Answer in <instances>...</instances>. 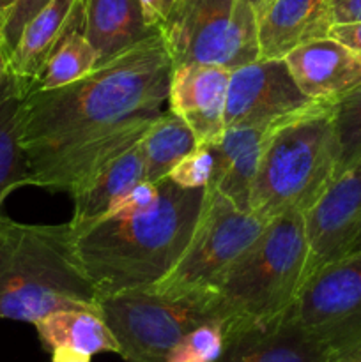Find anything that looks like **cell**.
Segmentation results:
<instances>
[{
  "label": "cell",
  "mask_w": 361,
  "mask_h": 362,
  "mask_svg": "<svg viewBox=\"0 0 361 362\" xmlns=\"http://www.w3.org/2000/svg\"><path fill=\"white\" fill-rule=\"evenodd\" d=\"M172 69L156 32L73 83L28 92L21 105L28 186L71 193L138 144L168 103Z\"/></svg>",
  "instance_id": "6da1fadb"
},
{
  "label": "cell",
  "mask_w": 361,
  "mask_h": 362,
  "mask_svg": "<svg viewBox=\"0 0 361 362\" xmlns=\"http://www.w3.org/2000/svg\"><path fill=\"white\" fill-rule=\"evenodd\" d=\"M204 191L180 187L166 177L151 204L113 207L98 221L71 228L74 253L99 300L151 288L176 265L193 235Z\"/></svg>",
  "instance_id": "7a4b0ae2"
},
{
  "label": "cell",
  "mask_w": 361,
  "mask_h": 362,
  "mask_svg": "<svg viewBox=\"0 0 361 362\" xmlns=\"http://www.w3.org/2000/svg\"><path fill=\"white\" fill-rule=\"evenodd\" d=\"M59 310L99 313L69 223L28 225L0 214V318L35 324Z\"/></svg>",
  "instance_id": "3957f363"
},
{
  "label": "cell",
  "mask_w": 361,
  "mask_h": 362,
  "mask_svg": "<svg viewBox=\"0 0 361 362\" xmlns=\"http://www.w3.org/2000/svg\"><path fill=\"white\" fill-rule=\"evenodd\" d=\"M333 105L321 103L269 133L250 194V212L269 221L306 214L338 177Z\"/></svg>",
  "instance_id": "277c9868"
},
{
  "label": "cell",
  "mask_w": 361,
  "mask_h": 362,
  "mask_svg": "<svg viewBox=\"0 0 361 362\" xmlns=\"http://www.w3.org/2000/svg\"><path fill=\"white\" fill-rule=\"evenodd\" d=\"M308 253L304 214L287 212L269 219L216 290L227 332L285 317L306 279Z\"/></svg>",
  "instance_id": "5b68a950"
},
{
  "label": "cell",
  "mask_w": 361,
  "mask_h": 362,
  "mask_svg": "<svg viewBox=\"0 0 361 362\" xmlns=\"http://www.w3.org/2000/svg\"><path fill=\"white\" fill-rule=\"evenodd\" d=\"M268 221L205 186L193 235L172 269L149 290L166 297L214 299L219 283L264 232Z\"/></svg>",
  "instance_id": "8992f818"
},
{
  "label": "cell",
  "mask_w": 361,
  "mask_h": 362,
  "mask_svg": "<svg viewBox=\"0 0 361 362\" xmlns=\"http://www.w3.org/2000/svg\"><path fill=\"white\" fill-rule=\"evenodd\" d=\"M99 315L126 362H165L186 332L212 318H223L216 297H166L149 288L103 297Z\"/></svg>",
  "instance_id": "52a82bcc"
},
{
  "label": "cell",
  "mask_w": 361,
  "mask_h": 362,
  "mask_svg": "<svg viewBox=\"0 0 361 362\" xmlns=\"http://www.w3.org/2000/svg\"><path fill=\"white\" fill-rule=\"evenodd\" d=\"M159 34L173 66L234 71L258 59V18L246 0H180Z\"/></svg>",
  "instance_id": "ba28073f"
},
{
  "label": "cell",
  "mask_w": 361,
  "mask_h": 362,
  "mask_svg": "<svg viewBox=\"0 0 361 362\" xmlns=\"http://www.w3.org/2000/svg\"><path fill=\"white\" fill-rule=\"evenodd\" d=\"M292 313L331 357L361 343V251L342 255L315 271Z\"/></svg>",
  "instance_id": "9c48e42d"
},
{
  "label": "cell",
  "mask_w": 361,
  "mask_h": 362,
  "mask_svg": "<svg viewBox=\"0 0 361 362\" xmlns=\"http://www.w3.org/2000/svg\"><path fill=\"white\" fill-rule=\"evenodd\" d=\"M321 105L301 92L283 59H257L230 71L225 127L275 131Z\"/></svg>",
  "instance_id": "30bf717a"
},
{
  "label": "cell",
  "mask_w": 361,
  "mask_h": 362,
  "mask_svg": "<svg viewBox=\"0 0 361 362\" xmlns=\"http://www.w3.org/2000/svg\"><path fill=\"white\" fill-rule=\"evenodd\" d=\"M306 279L328 262L345 255L361 225V158L343 170L324 197L304 214ZM304 279V283H306Z\"/></svg>",
  "instance_id": "8fae6325"
},
{
  "label": "cell",
  "mask_w": 361,
  "mask_h": 362,
  "mask_svg": "<svg viewBox=\"0 0 361 362\" xmlns=\"http://www.w3.org/2000/svg\"><path fill=\"white\" fill-rule=\"evenodd\" d=\"M230 71L204 64L173 66L170 74L168 110H172L197 138L211 145L225 133V108Z\"/></svg>",
  "instance_id": "7c38bea8"
},
{
  "label": "cell",
  "mask_w": 361,
  "mask_h": 362,
  "mask_svg": "<svg viewBox=\"0 0 361 362\" xmlns=\"http://www.w3.org/2000/svg\"><path fill=\"white\" fill-rule=\"evenodd\" d=\"M331 354L308 334L294 317L268 325H248L227 332L225 349L216 362H328Z\"/></svg>",
  "instance_id": "4fadbf2b"
},
{
  "label": "cell",
  "mask_w": 361,
  "mask_h": 362,
  "mask_svg": "<svg viewBox=\"0 0 361 362\" xmlns=\"http://www.w3.org/2000/svg\"><path fill=\"white\" fill-rule=\"evenodd\" d=\"M283 60L297 87L311 101L335 105L361 83V53L331 37L306 42Z\"/></svg>",
  "instance_id": "5bb4252c"
},
{
  "label": "cell",
  "mask_w": 361,
  "mask_h": 362,
  "mask_svg": "<svg viewBox=\"0 0 361 362\" xmlns=\"http://www.w3.org/2000/svg\"><path fill=\"white\" fill-rule=\"evenodd\" d=\"M329 0H271L258 16V59H285L292 49L328 37Z\"/></svg>",
  "instance_id": "9a60e30c"
},
{
  "label": "cell",
  "mask_w": 361,
  "mask_h": 362,
  "mask_svg": "<svg viewBox=\"0 0 361 362\" xmlns=\"http://www.w3.org/2000/svg\"><path fill=\"white\" fill-rule=\"evenodd\" d=\"M269 133L253 127H234L225 129L218 141L209 145L214 156V170L207 186L241 211H250L251 187Z\"/></svg>",
  "instance_id": "2e32d148"
},
{
  "label": "cell",
  "mask_w": 361,
  "mask_h": 362,
  "mask_svg": "<svg viewBox=\"0 0 361 362\" xmlns=\"http://www.w3.org/2000/svg\"><path fill=\"white\" fill-rule=\"evenodd\" d=\"M145 180L140 141L110 159L71 191L74 211L69 225L76 230L98 221L134 186Z\"/></svg>",
  "instance_id": "e0dca14e"
},
{
  "label": "cell",
  "mask_w": 361,
  "mask_h": 362,
  "mask_svg": "<svg viewBox=\"0 0 361 362\" xmlns=\"http://www.w3.org/2000/svg\"><path fill=\"white\" fill-rule=\"evenodd\" d=\"M78 2L80 0H50L21 32L20 41L9 55V67L11 76L25 95L41 74L57 42L69 28Z\"/></svg>",
  "instance_id": "ac0fdd59"
},
{
  "label": "cell",
  "mask_w": 361,
  "mask_h": 362,
  "mask_svg": "<svg viewBox=\"0 0 361 362\" xmlns=\"http://www.w3.org/2000/svg\"><path fill=\"white\" fill-rule=\"evenodd\" d=\"M156 32L145 21L140 0H84V34L99 64Z\"/></svg>",
  "instance_id": "d6986e66"
},
{
  "label": "cell",
  "mask_w": 361,
  "mask_h": 362,
  "mask_svg": "<svg viewBox=\"0 0 361 362\" xmlns=\"http://www.w3.org/2000/svg\"><path fill=\"white\" fill-rule=\"evenodd\" d=\"M35 331L48 352L53 349H73L96 356L119 354L115 336L99 313L84 310H59L35 322Z\"/></svg>",
  "instance_id": "ffe728a7"
},
{
  "label": "cell",
  "mask_w": 361,
  "mask_h": 362,
  "mask_svg": "<svg viewBox=\"0 0 361 362\" xmlns=\"http://www.w3.org/2000/svg\"><path fill=\"white\" fill-rule=\"evenodd\" d=\"M25 92L9 74L0 87V214L6 198L28 186V161L21 145V105Z\"/></svg>",
  "instance_id": "44dd1931"
},
{
  "label": "cell",
  "mask_w": 361,
  "mask_h": 362,
  "mask_svg": "<svg viewBox=\"0 0 361 362\" xmlns=\"http://www.w3.org/2000/svg\"><path fill=\"white\" fill-rule=\"evenodd\" d=\"M98 64V52L84 34V0H80L74 9L69 28L53 48L30 92L50 90L73 83L91 73Z\"/></svg>",
  "instance_id": "7402d4cb"
},
{
  "label": "cell",
  "mask_w": 361,
  "mask_h": 362,
  "mask_svg": "<svg viewBox=\"0 0 361 362\" xmlns=\"http://www.w3.org/2000/svg\"><path fill=\"white\" fill-rule=\"evenodd\" d=\"M197 147L193 131L172 110H163L140 140L145 180L152 184L165 180L173 166Z\"/></svg>",
  "instance_id": "603a6c76"
},
{
  "label": "cell",
  "mask_w": 361,
  "mask_h": 362,
  "mask_svg": "<svg viewBox=\"0 0 361 362\" xmlns=\"http://www.w3.org/2000/svg\"><path fill=\"white\" fill-rule=\"evenodd\" d=\"M333 126L338 141V175L361 158V83L333 105Z\"/></svg>",
  "instance_id": "cb8c5ba5"
},
{
  "label": "cell",
  "mask_w": 361,
  "mask_h": 362,
  "mask_svg": "<svg viewBox=\"0 0 361 362\" xmlns=\"http://www.w3.org/2000/svg\"><path fill=\"white\" fill-rule=\"evenodd\" d=\"M225 339L227 322L212 318L186 332L165 362H216L225 349Z\"/></svg>",
  "instance_id": "d4e9b609"
},
{
  "label": "cell",
  "mask_w": 361,
  "mask_h": 362,
  "mask_svg": "<svg viewBox=\"0 0 361 362\" xmlns=\"http://www.w3.org/2000/svg\"><path fill=\"white\" fill-rule=\"evenodd\" d=\"M50 0H0V28L4 46L11 52L20 41V35L28 21L48 4Z\"/></svg>",
  "instance_id": "484cf974"
},
{
  "label": "cell",
  "mask_w": 361,
  "mask_h": 362,
  "mask_svg": "<svg viewBox=\"0 0 361 362\" xmlns=\"http://www.w3.org/2000/svg\"><path fill=\"white\" fill-rule=\"evenodd\" d=\"M212 170H214V156L211 147L198 145L173 166L172 172L168 173V179L180 187L197 189L207 186L212 177Z\"/></svg>",
  "instance_id": "4316f807"
},
{
  "label": "cell",
  "mask_w": 361,
  "mask_h": 362,
  "mask_svg": "<svg viewBox=\"0 0 361 362\" xmlns=\"http://www.w3.org/2000/svg\"><path fill=\"white\" fill-rule=\"evenodd\" d=\"M142 9H144L145 21L149 27L161 28L163 23L172 16L173 11L180 4V0H140Z\"/></svg>",
  "instance_id": "83f0119b"
},
{
  "label": "cell",
  "mask_w": 361,
  "mask_h": 362,
  "mask_svg": "<svg viewBox=\"0 0 361 362\" xmlns=\"http://www.w3.org/2000/svg\"><path fill=\"white\" fill-rule=\"evenodd\" d=\"M333 25L361 21V0H329Z\"/></svg>",
  "instance_id": "f1b7e54d"
},
{
  "label": "cell",
  "mask_w": 361,
  "mask_h": 362,
  "mask_svg": "<svg viewBox=\"0 0 361 362\" xmlns=\"http://www.w3.org/2000/svg\"><path fill=\"white\" fill-rule=\"evenodd\" d=\"M328 37L335 39V41L347 46L349 49L361 53V21H356V23L333 25V27L329 28Z\"/></svg>",
  "instance_id": "f546056e"
},
{
  "label": "cell",
  "mask_w": 361,
  "mask_h": 362,
  "mask_svg": "<svg viewBox=\"0 0 361 362\" xmlns=\"http://www.w3.org/2000/svg\"><path fill=\"white\" fill-rule=\"evenodd\" d=\"M50 354H52V362H91L92 359L88 354L73 349H53Z\"/></svg>",
  "instance_id": "4dcf8cb0"
},
{
  "label": "cell",
  "mask_w": 361,
  "mask_h": 362,
  "mask_svg": "<svg viewBox=\"0 0 361 362\" xmlns=\"http://www.w3.org/2000/svg\"><path fill=\"white\" fill-rule=\"evenodd\" d=\"M328 362H361V343L345 350V352L338 354V356H333Z\"/></svg>",
  "instance_id": "1f68e13d"
},
{
  "label": "cell",
  "mask_w": 361,
  "mask_h": 362,
  "mask_svg": "<svg viewBox=\"0 0 361 362\" xmlns=\"http://www.w3.org/2000/svg\"><path fill=\"white\" fill-rule=\"evenodd\" d=\"M11 74V67H9V52L0 45V87L6 83V80L9 78Z\"/></svg>",
  "instance_id": "d6a6232c"
},
{
  "label": "cell",
  "mask_w": 361,
  "mask_h": 362,
  "mask_svg": "<svg viewBox=\"0 0 361 362\" xmlns=\"http://www.w3.org/2000/svg\"><path fill=\"white\" fill-rule=\"evenodd\" d=\"M354 251H361V225H360V228H357L354 239L350 240V244H349V247H347L345 255L347 253H354Z\"/></svg>",
  "instance_id": "836d02e7"
},
{
  "label": "cell",
  "mask_w": 361,
  "mask_h": 362,
  "mask_svg": "<svg viewBox=\"0 0 361 362\" xmlns=\"http://www.w3.org/2000/svg\"><path fill=\"white\" fill-rule=\"evenodd\" d=\"M248 4H250L251 7H253L255 9V13H257V18L260 16L262 13H264V9L265 7H268V4H269V0H246Z\"/></svg>",
  "instance_id": "e575fe53"
},
{
  "label": "cell",
  "mask_w": 361,
  "mask_h": 362,
  "mask_svg": "<svg viewBox=\"0 0 361 362\" xmlns=\"http://www.w3.org/2000/svg\"><path fill=\"white\" fill-rule=\"evenodd\" d=\"M0 45L4 46V35H2V28H0ZM4 48H6V46H4Z\"/></svg>",
  "instance_id": "d590c367"
},
{
  "label": "cell",
  "mask_w": 361,
  "mask_h": 362,
  "mask_svg": "<svg viewBox=\"0 0 361 362\" xmlns=\"http://www.w3.org/2000/svg\"><path fill=\"white\" fill-rule=\"evenodd\" d=\"M269 2H271V0H269Z\"/></svg>",
  "instance_id": "8d00e7d4"
}]
</instances>
